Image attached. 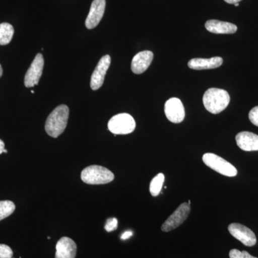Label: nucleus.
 <instances>
[{
  "instance_id": "obj_24",
  "label": "nucleus",
  "mask_w": 258,
  "mask_h": 258,
  "mask_svg": "<svg viewBox=\"0 0 258 258\" xmlns=\"http://www.w3.org/2000/svg\"><path fill=\"white\" fill-rule=\"evenodd\" d=\"M132 235H133V232H132V231H126V232H125L124 233L121 235L120 238H121V240H127V239L130 238Z\"/></svg>"
},
{
  "instance_id": "obj_17",
  "label": "nucleus",
  "mask_w": 258,
  "mask_h": 258,
  "mask_svg": "<svg viewBox=\"0 0 258 258\" xmlns=\"http://www.w3.org/2000/svg\"><path fill=\"white\" fill-rule=\"evenodd\" d=\"M14 32V28L10 24H0V45H6L9 44L13 39Z\"/></svg>"
},
{
  "instance_id": "obj_18",
  "label": "nucleus",
  "mask_w": 258,
  "mask_h": 258,
  "mask_svg": "<svg viewBox=\"0 0 258 258\" xmlns=\"http://www.w3.org/2000/svg\"><path fill=\"white\" fill-rule=\"evenodd\" d=\"M164 180H165V176L162 173H159L153 178L149 186V190L153 197H157L160 194Z\"/></svg>"
},
{
  "instance_id": "obj_9",
  "label": "nucleus",
  "mask_w": 258,
  "mask_h": 258,
  "mask_svg": "<svg viewBox=\"0 0 258 258\" xmlns=\"http://www.w3.org/2000/svg\"><path fill=\"white\" fill-rule=\"evenodd\" d=\"M164 112L166 118L174 123H179L185 118L184 107L182 102L177 98H171L166 102Z\"/></svg>"
},
{
  "instance_id": "obj_22",
  "label": "nucleus",
  "mask_w": 258,
  "mask_h": 258,
  "mask_svg": "<svg viewBox=\"0 0 258 258\" xmlns=\"http://www.w3.org/2000/svg\"><path fill=\"white\" fill-rule=\"evenodd\" d=\"M117 227H118V220H117V219L110 218L107 220L106 225H105V230L107 232H110L116 230Z\"/></svg>"
},
{
  "instance_id": "obj_30",
  "label": "nucleus",
  "mask_w": 258,
  "mask_h": 258,
  "mask_svg": "<svg viewBox=\"0 0 258 258\" xmlns=\"http://www.w3.org/2000/svg\"><path fill=\"white\" fill-rule=\"evenodd\" d=\"M31 93H35V91H31Z\"/></svg>"
},
{
  "instance_id": "obj_5",
  "label": "nucleus",
  "mask_w": 258,
  "mask_h": 258,
  "mask_svg": "<svg viewBox=\"0 0 258 258\" xmlns=\"http://www.w3.org/2000/svg\"><path fill=\"white\" fill-rule=\"evenodd\" d=\"M110 132L115 135H125L132 133L136 128L133 117L128 113H119L112 117L108 123Z\"/></svg>"
},
{
  "instance_id": "obj_14",
  "label": "nucleus",
  "mask_w": 258,
  "mask_h": 258,
  "mask_svg": "<svg viewBox=\"0 0 258 258\" xmlns=\"http://www.w3.org/2000/svg\"><path fill=\"white\" fill-rule=\"evenodd\" d=\"M237 146L245 152L258 151V135L249 132L237 134L235 137Z\"/></svg>"
},
{
  "instance_id": "obj_15",
  "label": "nucleus",
  "mask_w": 258,
  "mask_h": 258,
  "mask_svg": "<svg viewBox=\"0 0 258 258\" xmlns=\"http://www.w3.org/2000/svg\"><path fill=\"white\" fill-rule=\"evenodd\" d=\"M223 63V59L220 57L211 58H193L188 62L189 69L202 71V70L215 69L220 67Z\"/></svg>"
},
{
  "instance_id": "obj_11",
  "label": "nucleus",
  "mask_w": 258,
  "mask_h": 258,
  "mask_svg": "<svg viewBox=\"0 0 258 258\" xmlns=\"http://www.w3.org/2000/svg\"><path fill=\"white\" fill-rule=\"evenodd\" d=\"M106 9V0H93L86 20V28L91 30L101 22Z\"/></svg>"
},
{
  "instance_id": "obj_19",
  "label": "nucleus",
  "mask_w": 258,
  "mask_h": 258,
  "mask_svg": "<svg viewBox=\"0 0 258 258\" xmlns=\"http://www.w3.org/2000/svg\"><path fill=\"white\" fill-rule=\"evenodd\" d=\"M15 210V204L9 200L0 201V221L9 217Z\"/></svg>"
},
{
  "instance_id": "obj_1",
  "label": "nucleus",
  "mask_w": 258,
  "mask_h": 258,
  "mask_svg": "<svg viewBox=\"0 0 258 258\" xmlns=\"http://www.w3.org/2000/svg\"><path fill=\"white\" fill-rule=\"evenodd\" d=\"M69 118V108L60 105L52 111L45 122V132L52 138H57L63 133Z\"/></svg>"
},
{
  "instance_id": "obj_10",
  "label": "nucleus",
  "mask_w": 258,
  "mask_h": 258,
  "mask_svg": "<svg viewBox=\"0 0 258 258\" xmlns=\"http://www.w3.org/2000/svg\"><path fill=\"white\" fill-rule=\"evenodd\" d=\"M111 57L106 55L103 56L97 64L91 79V88L93 91L99 89L103 86L105 76L111 64Z\"/></svg>"
},
{
  "instance_id": "obj_6",
  "label": "nucleus",
  "mask_w": 258,
  "mask_h": 258,
  "mask_svg": "<svg viewBox=\"0 0 258 258\" xmlns=\"http://www.w3.org/2000/svg\"><path fill=\"white\" fill-rule=\"evenodd\" d=\"M190 205L187 203H184L179 205L174 213L171 215L161 226L163 232H168L179 227L187 219L189 216Z\"/></svg>"
},
{
  "instance_id": "obj_7",
  "label": "nucleus",
  "mask_w": 258,
  "mask_h": 258,
  "mask_svg": "<svg viewBox=\"0 0 258 258\" xmlns=\"http://www.w3.org/2000/svg\"><path fill=\"white\" fill-rule=\"evenodd\" d=\"M228 230L235 238L247 247H252L257 242L254 232L246 226L239 223H232L229 225Z\"/></svg>"
},
{
  "instance_id": "obj_25",
  "label": "nucleus",
  "mask_w": 258,
  "mask_h": 258,
  "mask_svg": "<svg viewBox=\"0 0 258 258\" xmlns=\"http://www.w3.org/2000/svg\"><path fill=\"white\" fill-rule=\"evenodd\" d=\"M225 3H228V4H235V3H239L242 0H224Z\"/></svg>"
},
{
  "instance_id": "obj_28",
  "label": "nucleus",
  "mask_w": 258,
  "mask_h": 258,
  "mask_svg": "<svg viewBox=\"0 0 258 258\" xmlns=\"http://www.w3.org/2000/svg\"><path fill=\"white\" fill-rule=\"evenodd\" d=\"M234 5H235V7H238L239 6V3H235V4H234Z\"/></svg>"
},
{
  "instance_id": "obj_4",
  "label": "nucleus",
  "mask_w": 258,
  "mask_h": 258,
  "mask_svg": "<svg viewBox=\"0 0 258 258\" xmlns=\"http://www.w3.org/2000/svg\"><path fill=\"white\" fill-rule=\"evenodd\" d=\"M203 160L208 167L222 175L233 177L237 174L235 166L216 154L206 153L203 155Z\"/></svg>"
},
{
  "instance_id": "obj_26",
  "label": "nucleus",
  "mask_w": 258,
  "mask_h": 258,
  "mask_svg": "<svg viewBox=\"0 0 258 258\" xmlns=\"http://www.w3.org/2000/svg\"><path fill=\"white\" fill-rule=\"evenodd\" d=\"M5 149V143L0 139V154H3Z\"/></svg>"
},
{
  "instance_id": "obj_16",
  "label": "nucleus",
  "mask_w": 258,
  "mask_h": 258,
  "mask_svg": "<svg viewBox=\"0 0 258 258\" xmlns=\"http://www.w3.org/2000/svg\"><path fill=\"white\" fill-rule=\"evenodd\" d=\"M205 28L209 32L214 34H233L237 30V27L234 24L217 20L207 21Z\"/></svg>"
},
{
  "instance_id": "obj_3",
  "label": "nucleus",
  "mask_w": 258,
  "mask_h": 258,
  "mask_svg": "<svg viewBox=\"0 0 258 258\" xmlns=\"http://www.w3.org/2000/svg\"><path fill=\"white\" fill-rule=\"evenodd\" d=\"M81 179L88 184H106L114 179V174L103 166L92 165L83 169Z\"/></svg>"
},
{
  "instance_id": "obj_2",
  "label": "nucleus",
  "mask_w": 258,
  "mask_h": 258,
  "mask_svg": "<svg viewBox=\"0 0 258 258\" xmlns=\"http://www.w3.org/2000/svg\"><path fill=\"white\" fill-rule=\"evenodd\" d=\"M230 101L229 93L220 88H210L203 96L204 106L212 114L221 113L228 106Z\"/></svg>"
},
{
  "instance_id": "obj_8",
  "label": "nucleus",
  "mask_w": 258,
  "mask_h": 258,
  "mask_svg": "<svg viewBox=\"0 0 258 258\" xmlns=\"http://www.w3.org/2000/svg\"><path fill=\"white\" fill-rule=\"evenodd\" d=\"M44 67V57L41 53H38L32 61L25 76V86L27 88L34 87L38 84L41 78Z\"/></svg>"
},
{
  "instance_id": "obj_29",
  "label": "nucleus",
  "mask_w": 258,
  "mask_h": 258,
  "mask_svg": "<svg viewBox=\"0 0 258 258\" xmlns=\"http://www.w3.org/2000/svg\"><path fill=\"white\" fill-rule=\"evenodd\" d=\"M3 152L8 153V151H7L6 149H4V151H3Z\"/></svg>"
},
{
  "instance_id": "obj_23",
  "label": "nucleus",
  "mask_w": 258,
  "mask_h": 258,
  "mask_svg": "<svg viewBox=\"0 0 258 258\" xmlns=\"http://www.w3.org/2000/svg\"><path fill=\"white\" fill-rule=\"evenodd\" d=\"M249 119L251 123L258 126V106L254 107L249 113Z\"/></svg>"
},
{
  "instance_id": "obj_12",
  "label": "nucleus",
  "mask_w": 258,
  "mask_h": 258,
  "mask_svg": "<svg viewBox=\"0 0 258 258\" xmlns=\"http://www.w3.org/2000/svg\"><path fill=\"white\" fill-rule=\"evenodd\" d=\"M154 53L152 51L144 50L134 56L132 61V71L134 74H142L145 72L152 63Z\"/></svg>"
},
{
  "instance_id": "obj_20",
  "label": "nucleus",
  "mask_w": 258,
  "mask_h": 258,
  "mask_svg": "<svg viewBox=\"0 0 258 258\" xmlns=\"http://www.w3.org/2000/svg\"><path fill=\"white\" fill-rule=\"evenodd\" d=\"M229 255H230V258H257L251 255L246 251L241 252L237 249H231Z\"/></svg>"
},
{
  "instance_id": "obj_27",
  "label": "nucleus",
  "mask_w": 258,
  "mask_h": 258,
  "mask_svg": "<svg viewBox=\"0 0 258 258\" xmlns=\"http://www.w3.org/2000/svg\"><path fill=\"white\" fill-rule=\"evenodd\" d=\"M3 67H2L1 64H0V78H1V76H3Z\"/></svg>"
},
{
  "instance_id": "obj_21",
  "label": "nucleus",
  "mask_w": 258,
  "mask_h": 258,
  "mask_svg": "<svg viewBox=\"0 0 258 258\" xmlns=\"http://www.w3.org/2000/svg\"><path fill=\"white\" fill-rule=\"evenodd\" d=\"M13 252L9 246L0 244V258H12Z\"/></svg>"
},
{
  "instance_id": "obj_13",
  "label": "nucleus",
  "mask_w": 258,
  "mask_h": 258,
  "mask_svg": "<svg viewBox=\"0 0 258 258\" xmlns=\"http://www.w3.org/2000/svg\"><path fill=\"white\" fill-rule=\"evenodd\" d=\"M77 245L72 239L63 237L56 244L55 258H76Z\"/></svg>"
}]
</instances>
